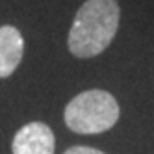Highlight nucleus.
Listing matches in <instances>:
<instances>
[{
  "label": "nucleus",
  "mask_w": 154,
  "mask_h": 154,
  "mask_svg": "<svg viewBox=\"0 0 154 154\" xmlns=\"http://www.w3.org/2000/svg\"><path fill=\"white\" fill-rule=\"evenodd\" d=\"M119 20L121 8L117 0H85L69 30V52L80 60L102 54L112 45Z\"/></svg>",
  "instance_id": "f257e3e1"
},
{
  "label": "nucleus",
  "mask_w": 154,
  "mask_h": 154,
  "mask_svg": "<svg viewBox=\"0 0 154 154\" xmlns=\"http://www.w3.org/2000/svg\"><path fill=\"white\" fill-rule=\"evenodd\" d=\"M119 102L104 89H87L78 93L65 108V125L76 134H102L119 121Z\"/></svg>",
  "instance_id": "f03ea898"
},
{
  "label": "nucleus",
  "mask_w": 154,
  "mask_h": 154,
  "mask_svg": "<svg viewBox=\"0 0 154 154\" xmlns=\"http://www.w3.org/2000/svg\"><path fill=\"white\" fill-rule=\"evenodd\" d=\"M56 139L48 125L34 121L20 128L11 143L13 154H54Z\"/></svg>",
  "instance_id": "7ed1b4c3"
},
{
  "label": "nucleus",
  "mask_w": 154,
  "mask_h": 154,
  "mask_svg": "<svg viewBox=\"0 0 154 154\" xmlns=\"http://www.w3.org/2000/svg\"><path fill=\"white\" fill-rule=\"evenodd\" d=\"M24 39L19 28L11 24L0 26V78H8L23 61Z\"/></svg>",
  "instance_id": "20e7f679"
},
{
  "label": "nucleus",
  "mask_w": 154,
  "mask_h": 154,
  "mask_svg": "<svg viewBox=\"0 0 154 154\" xmlns=\"http://www.w3.org/2000/svg\"><path fill=\"white\" fill-rule=\"evenodd\" d=\"M63 154H104V152L98 149H93V147H71Z\"/></svg>",
  "instance_id": "39448f33"
}]
</instances>
